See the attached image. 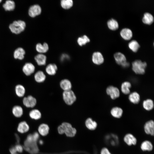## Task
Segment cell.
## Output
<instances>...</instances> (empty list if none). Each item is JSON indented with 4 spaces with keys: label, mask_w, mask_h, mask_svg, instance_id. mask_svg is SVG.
I'll return each instance as SVG.
<instances>
[{
    "label": "cell",
    "mask_w": 154,
    "mask_h": 154,
    "mask_svg": "<svg viewBox=\"0 0 154 154\" xmlns=\"http://www.w3.org/2000/svg\"><path fill=\"white\" fill-rule=\"evenodd\" d=\"M39 134L35 132L27 136L24 141L23 149L31 154H36L39 151L37 142L39 139Z\"/></svg>",
    "instance_id": "1"
},
{
    "label": "cell",
    "mask_w": 154,
    "mask_h": 154,
    "mask_svg": "<svg viewBox=\"0 0 154 154\" xmlns=\"http://www.w3.org/2000/svg\"><path fill=\"white\" fill-rule=\"evenodd\" d=\"M26 26V24L24 21L19 20L15 21L11 24L9 28L13 33L18 34L23 31Z\"/></svg>",
    "instance_id": "2"
},
{
    "label": "cell",
    "mask_w": 154,
    "mask_h": 154,
    "mask_svg": "<svg viewBox=\"0 0 154 154\" xmlns=\"http://www.w3.org/2000/svg\"><path fill=\"white\" fill-rule=\"evenodd\" d=\"M147 64L140 60H137L132 62V69L137 74H143L145 73Z\"/></svg>",
    "instance_id": "3"
},
{
    "label": "cell",
    "mask_w": 154,
    "mask_h": 154,
    "mask_svg": "<svg viewBox=\"0 0 154 154\" xmlns=\"http://www.w3.org/2000/svg\"><path fill=\"white\" fill-rule=\"evenodd\" d=\"M63 126L64 134L67 137H74L77 133L76 129L70 123L64 122L61 123Z\"/></svg>",
    "instance_id": "4"
},
{
    "label": "cell",
    "mask_w": 154,
    "mask_h": 154,
    "mask_svg": "<svg viewBox=\"0 0 154 154\" xmlns=\"http://www.w3.org/2000/svg\"><path fill=\"white\" fill-rule=\"evenodd\" d=\"M62 96L64 102L69 105L73 104L76 99L75 94L71 90L64 91L62 94Z\"/></svg>",
    "instance_id": "5"
},
{
    "label": "cell",
    "mask_w": 154,
    "mask_h": 154,
    "mask_svg": "<svg viewBox=\"0 0 154 154\" xmlns=\"http://www.w3.org/2000/svg\"><path fill=\"white\" fill-rule=\"evenodd\" d=\"M114 57L116 63L121 65L124 68H126L129 66V63L126 60L125 55L120 52L115 53Z\"/></svg>",
    "instance_id": "6"
},
{
    "label": "cell",
    "mask_w": 154,
    "mask_h": 154,
    "mask_svg": "<svg viewBox=\"0 0 154 154\" xmlns=\"http://www.w3.org/2000/svg\"><path fill=\"white\" fill-rule=\"evenodd\" d=\"M106 92L113 100L118 98L120 96V92L119 89L116 87L112 86H109L107 88Z\"/></svg>",
    "instance_id": "7"
},
{
    "label": "cell",
    "mask_w": 154,
    "mask_h": 154,
    "mask_svg": "<svg viewBox=\"0 0 154 154\" xmlns=\"http://www.w3.org/2000/svg\"><path fill=\"white\" fill-rule=\"evenodd\" d=\"M37 102L36 98L31 95L25 97L23 100V105L28 108H33L36 106Z\"/></svg>",
    "instance_id": "8"
},
{
    "label": "cell",
    "mask_w": 154,
    "mask_h": 154,
    "mask_svg": "<svg viewBox=\"0 0 154 154\" xmlns=\"http://www.w3.org/2000/svg\"><path fill=\"white\" fill-rule=\"evenodd\" d=\"M41 12V9L38 5L35 4L31 6L28 10L29 16L34 17L40 15Z\"/></svg>",
    "instance_id": "9"
},
{
    "label": "cell",
    "mask_w": 154,
    "mask_h": 154,
    "mask_svg": "<svg viewBox=\"0 0 154 154\" xmlns=\"http://www.w3.org/2000/svg\"><path fill=\"white\" fill-rule=\"evenodd\" d=\"M35 70L34 65L30 62L26 63L23 66L22 71L24 74L26 76H30L33 74Z\"/></svg>",
    "instance_id": "10"
},
{
    "label": "cell",
    "mask_w": 154,
    "mask_h": 154,
    "mask_svg": "<svg viewBox=\"0 0 154 154\" xmlns=\"http://www.w3.org/2000/svg\"><path fill=\"white\" fill-rule=\"evenodd\" d=\"M145 132L148 135L153 136L154 135V123L152 120L146 122L144 126Z\"/></svg>",
    "instance_id": "11"
},
{
    "label": "cell",
    "mask_w": 154,
    "mask_h": 154,
    "mask_svg": "<svg viewBox=\"0 0 154 154\" xmlns=\"http://www.w3.org/2000/svg\"><path fill=\"white\" fill-rule=\"evenodd\" d=\"M92 60L94 64L99 65L103 63L104 59L102 54L100 52H95L93 54Z\"/></svg>",
    "instance_id": "12"
},
{
    "label": "cell",
    "mask_w": 154,
    "mask_h": 154,
    "mask_svg": "<svg viewBox=\"0 0 154 154\" xmlns=\"http://www.w3.org/2000/svg\"><path fill=\"white\" fill-rule=\"evenodd\" d=\"M105 139L106 143L111 145L116 146L118 144V137L115 134H111L106 135Z\"/></svg>",
    "instance_id": "13"
},
{
    "label": "cell",
    "mask_w": 154,
    "mask_h": 154,
    "mask_svg": "<svg viewBox=\"0 0 154 154\" xmlns=\"http://www.w3.org/2000/svg\"><path fill=\"white\" fill-rule=\"evenodd\" d=\"M50 127L49 125L45 123L40 125L38 128V133L42 136H46L49 133Z\"/></svg>",
    "instance_id": "14"
},
{
    "label": "cell",
    "mask_w": 154,
    "mask_h": 154,
    "mask_svg": "<svg viewBox=\"0 0 154 154\" xmlns=\"http://www.w3.org/2000/svg\"><path fill=\"white\" fill-rule=\"evenodd\" d=\"M125 142L128 145H135L137 143L135 137L132 134L128 133L126 134L123 138Z\"/></svg>",
    "instance_id": "15"
},
{
    "label": "cell",
    "mask_w": 154,
    "mask_h": 154,
    "mask_svg": "<svg viewBox=\"0 0 154 154\" xmlns=\"http://www.w3.org/2000/svg\"><path fill=\"white\" fill-rule=\"evenodd\" d=\"M29 129V126L27 123L25 121H23L19 123L17 130L19 132L23 134L28 132Z\"/></svg>",
    "instance_id": "16"
},
{
    "label": "cell",
    "mask_w": 154,
    "mask_h": 154,
    "mask_svg": "<svg viewBox=\"0 0 154 154\" xmlns=\"http://www.w3.org/2000/svg\"><path fill=\"white\" fill-rule=\"evenodd\" d=\"M120 34L121 37L125 40H129L132 37L133 33L131 30L129 29L125 28L120 31Z\"/></svg>",
    "instance_id": "17"
},
{
    "label": "cell",
    "mask_w": 154,
    "mask_h": 154,
    "mask_svg": "<svg viewBox=\"0 0 154 154\" xmlns=\"http://www.w3.org/2000/svg\"><path fill=\"white\" fill-rule=\"evenodd\" d=\"M25 52L24 49L21 47H19L15 50L13 53L15 58L20 60L24 59Z\"/></svg>",
    "instance_id": "18"
},
{
    "label": "cell",
    "mask_w": 154,
    "mask_h": 154,
    "mask_svg": "<svg viewBox=\"0 0 154 154\" xmlns=\"http://www.w3.org/2000/svg\"><path fill=\"white\" fill-rule=\"evenodd\" d=\"M85 125L88 129L91 130H95L97 126V122L90 117L88 118L86 120Z\"/></svg>",
    "instance_id": "19"
},
{
    "label": "cell",
    "mask_w": 154,
    "mask_h": 154,
    "mask_svg": "<svg viewBox=\"0 0 154 154\" xmlns=\"http://www.w3.org/2000/svg\"><path fill=\"white\" fill-rule=\"evenodd\" d=\"M61 88L64 90L66 91L71 90L72 85L70 81L67 79L62 80L60 82Z\"/></svg>",
    "instance_id": "20"
},
{
    "label": "cell",
    "mask_w": 154,
    "mask_h": 154,
    "mask_svg": "<svg viewBox=\"0 0 154 154\" xmlns=\"http://www.w3.org/2000/svg\"><path fill=\"white\" fill-rule=\"evenodd\" d=\"M35 59L38 65H44L46 64V57L43 54H39L35 56Z\"/></svg>",
    "instance_id": "21"
},
{
    "label": "cell",
    "mask_w": 154,
    "mask_h": 154,
    "mask_svg": "<svg viewBox=\"0 0 154 154\" xmlns=\"http://www.w3.org/2000/svg\"><path fill=\"white\" fill-rule=\"evenodd\" d=\"M110 113L111 115L114 117L119 118L122 116L123 111L122 109L119 107L113 108L111 110Z\"/></svg>",
    "instance_id": "22"
},
{
    "label": "cell",
    "mask_w": 154,
    "mask_h": 154,
    "mask_svg": "<svg viewBox=\"0 0 154 154\" xmlns=\"http://www.w3.org/2000/svg\"><path fill=\"white\" fill-rule=\"evenodd\" d=\"M142 21L145 24L150 25L153 22L154 17L151 13L146 12L144 14L142 19Z\"/></svg>",
    "instance_id": "23"
},
{
    "label": "cell",
    "mask_w": 154,
    "mask_h": 154,
    "mask_svg": "<svg viewBox=\"0 0 154 154\" xmlns=\"http://www.w3.org/2000/svg\"><path fill=\"white\" fill-rule=\"evenodd\" d=\"M57 70V66L54 64H50L46 67L45 69L46 73L50 75H55Z\"/></svg>",
    "instance_id": "24"
},
{
    "label": "cell",
    "mask_w": 154,
    "mask_h": 154,
    "mask_svg": "<svg viewBox=\"0 0 154 154\" xmlns=\"http://www.w3.org/2000/svg\"><path fill=\"white\" fill-rule=\"evenodd\" d=\"M23 110L20 106L16 105L14 106L12 109V113L15 117L19 118L22 116L23 114Z\"/></svg>",
    "instance_id": "25"
},
{
    "label": "cell",
    "mask_w": 154,
    "mask_h": 154,
    "mask_svg": "<svg viewBox=\"0 0 154 154\" xmlns=\"http://www.w3.org/2000/svg\"><path fill=\"white\" fill-rule=\"evenodd\" d=\"M34 77L36 82L38 83H41L44 81L46 78V76L43 72L39 70L35 73Z\"/></svg>",
    "instance_id": "26"
},
{
    "label": "cell",
    "mask_w": 154,
    "mask_h": 154,
    "mask_svg": "<svg viewBox=\"0 0 154 154\" xmlns=\"http://www.w3.org/2000/svg\"><path fill=\"white\" fill-rule=\"evenodd\" d=\"M15 2L11 0H8L5 1L3 5V7L6 11H12L15 8Z\"/></svg>",
    "instance_id": "27"
},
{
    "label": "cell",
    "mask_w": 154,
    "mask_h": 154,
    "mask_svg": "<svg viewBox=\"0 0 154 154\" xmlns=\"http://www.w3.org/2000/svg\"><path fill=\"white\" fill-rule=\"evenodd\" d=\"M128 98L131 102L135 104H138L140 100L139 95L135 92H133L130 94Z\"/></svg>",
    "instance_id": "28"
},
{
    "label": "cell",
    "mask_w": 154,
    "mask_h": 154,
    "mask_svg": "<svg viewBox=\"0 0 154 154\" xmlns=\"http://www.w3.org/2000/svg\"><path fill=\"white\" fill-rule=\"evenodd\" d=\"M153 148V145L148 140L143 141L141 145V149L143 151H151Z\"/></svg>",
    "instance_id": "29"
},
{
    "label": "cell",
    "mask_w": 154,
    "mask_h": 154,
    "mask_svg": "<svg viewBox=\"0 0 154 154\" xmlns=\"http://www.w3.org/2000/svg\"><path fill=\"white\" fill-rule=\"evenodd\" d=\"M15 91L16 95L19 97H23L25 93V89L24 87L21 84L17 85L15 88Z\"/></svg>",
    "instance_id": "30"
},
{
    "label": "cell",
    "mask_w": 154,
    "mask_h": 154,
    "mask_svg": "<svg viewBox=\"0 0 154 154\" xmlns=\"http://www.w3.org/2000/svg\"><path fill=\"white\" fill-rule=\"evenodd\" d=\"M48 44L45 42L43 44L40 43H38L36 46V50L41 53L46 52L48 50Z\"/></svg>",
    "instance_id": "31"
},
{
    "label": "cell",
    "mask_w": 154,
    "mask_h": 154,
    "mask_svg": "<svg viewBox=\"0 0 154 154\" xmlns=\"http://www.w3.org/2000/svg\"><path fill=\"white\" fill-rule=\"evenodd\" d=\"M29 115L31 119L35 120L40 119L42 116L40 111L37 109H34L31 110L30 112Z\"/></svg>",
    "instance_id": "32"
},
{
    "label": "cell",
    "mask_w": 154,
    "mask_h": 154,
    "mask_svg": "<svg viewBox=\"0 0 154 154\" xmlns=\"http://www.w3.org/2000/svg\"><path fill=\"white\" fill-rule=\"evenodd\" d=\"M131 87V84L129 82L127 81L124 82L121 85V91L123 94H128L130 93V88Z\"/></svg>",
    "instance_id": "33"
},
{
    "label": "cell",
    "mask_w": 154,
    "mask_h": 154,
    "mask_svg": "<svg viewBox=\"0 0 154 154\" xmlns=\"http://www.w3.org/2000/svg\"><path fill=\"white\" fill-rule=\"evenodd\" d=\"M107 24L108 28L110 29L113 30H116L119 27L117 21L113 18L107 21Z\"/></svg>",
    "instance_id": "34"
},
{
    "label": "cell",
    "mask_w": 154,
    "mask_h": 154,
    "mask_svg": "<svg viewBox=\"0 0 154 154\" xmlns=\"http://www.w3.org/2000/svg\"><path fill=\"white\" fill-rule=\"evenodd\" d=\"M143 106L145 109L147 111L152 110L154 107L153 101L151 99H147L143 101Z\"/></svg>",
    "instance_id": "35"
},
{
    "label": "cell",
    "mask_w": 154,
    "mask_h": 154,
    "mask_svg": "<svg viewBox=\"0 0 154 154\" xmlns=\"http://www.w3.org/2000/svg\"><path fill=\"white\" fill-rule=\"evenodd\" d=\"M128 46L129 48L135 52H136L140 47L139 43L135 40H131L129 43Z\"/></svg>",
    "instance_id": "36"
},
{
    "label": "cell",
    "mask_w": 154,
    "mask_h": 154,
    "mask_svg": "<svg viewBox=\"0 0 154 154\" xmlns=\"http://www.w3.org/2000/svg\"><path fill=\"white\" fill-rule=\"evenodd\" d=\"M73 2L72 0H62L61 1L62 7L65 9H68L73 5Z\"/></svg>",
    "instance_id": "37"
},
{
    "label": "cell",
    "mask_w": 154,
    "mask_h": 154,
    "mask_svg": "<svg viewBox=\"0 0 154 154\" xmlns=\"http://www.w3.org/2000/svg\"><path fill=\"white\" fill-rule=\"evenodd\" d=\"M90 41L89 38L86 35H84L82 37L78 38L77 40V42L80 46L85 45Z\"/></svg>",
    "instance_id": "38"
},
{
    "label": "cell",
    "mask_w": 154,
    "mask_h": 154,
    "mask_svg": "<svg viewBox=\"0 0 154 154\" xmlns=\"http://www.w3.org/2000/svg\"><path fill=\"white\" fill-rule=\"evenodd\" d=\"M14 147L18 153H21L23 152V147L19 144H17Z\"/></svg>",
    "instance_id": "39"
},
{
    "label": "cell",
    "mask_w": 154,
    "mask_h": 154,
    "mask_svg": "<svg viewBox=\"0 0 154 154\" xmlns=\"http://www.w3.org/2000/svg\"><path fill=\"white\" fill-rule=\"evenodd\" d=\"M100 154H112L108 149L106 147L102 148L100 151Z\"/></svg>",
    "instance_id": "40"
},
{
    "label": "cell",
    "mask_w": 154,
    "mask_h": 154,
    "mask_svg": "<svg viewBox=\"0 0 154 154\" xmlns=\"http://www.w3.org/2000/svg\"><path fill=\"white\" fill-rule=\"evenodd\" d=\"M9 151L11 154H19V153L16 150L14 146H12L10 147Z\"/></svg>",
    "instance_id": "41"
},
{
    "label": "cell",
    "mask_w": 154,
    "mask_h": 154,
    "mask_svg": "<svg viewBox=\"0 0 154 154\" xmlns=\"http://www.w3.org/2000/svg\"><path fill=\"white\" fill-rule=\"evenodd\" d=\"M2 0H0V3H1V1H2Z\"/></svg>",
    "instance_id": "42"
}]
</instances>
